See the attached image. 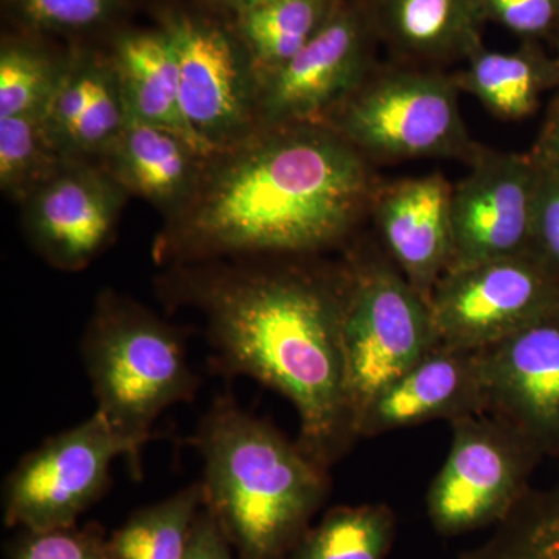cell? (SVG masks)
<instances>
[{"mask_svg": "<svg viewBox=\"0 0 559 559\" xmlns=\"http://www.w3.org/2000/svg\"><path fill=\"white\" fill-rule=\"evenodd\" d=\"M193 447L204 507L237 558L288 559L329 496V468L230 395L213 401Z\"/></svg>", "mask_w": 559, "mask_h": 559, "instance_id": "obj_3", "label": "cell"}, {"mask_svg": "<svg viewBox=\"0 0 559 559\" xmlns=\"http://www.w3.org/2000/svg\"><path fill=\"white\" fill-rule=\"evenodd\" d=\"M452 187L439 173L400 179L380 186L371 202L390 259L428 300L451 266Z\"/></svg>", "mask_w": 559, "mask_h": 559, "instance_id": "obj_15", "label": "cell"}, {"mask_svg": "<svg viewBox=\"0 0 559 559\" xmlns=\"http://www.w3.org/2000/svg\"><path fill=\"white\" fill-rule=\"evenodd\" d=\"M454 76L460 92H468L500 120L527 119L547 91L559 90L557 58L530 40L511 51L480 47Z\"/></svg>", "mask_w": 559, "mask_h": 559, "instance_id": "obj_20", "label": "cell"}, {"mask_svg": "<svg viewBox=\"0 0 559 559\" xmlns=\"http://www.w3.org/2000/svg\"><path fill=\"white\" fill-rule=\"evenodd\" d=\"M119 457L139 473V455L97 412L50 437L24 455L3 484L7 527L44 532L76 525L108 491Z\"/></svg>", "mask_w": 559, "mask_h": 559, "instance_id": "obj_8", "label": "cell"}, {"mask_svg": "<svg viewBox=\"0 0 559 559\" xmlns=\"http://www.w3.org/2000/svg\"><path fill=\"white\" fill-rule=\"evenodd\" d=\"M186 559H234L229 540L205 507H202L194 520Z\"/></svg>", "mask_w": 559, "mask_h": 559, "instance_id": "obj_31", "label": "cell"}, {"mask_svg": "<svg viewBox=\"0 0 559 559\" xmlns=\"http://www.w3.org/2000/svg\"><path fill=\"white\" fill-rule=\"evenodd\" d=\"M207 157L178 132L130 116L98 165L128 194L170 216L197 190Z\"/></svg>", "mask_w": 559, "mask_h": 559, "instance_id": "obj_18", "label": "cell"}, {"mask_svg": "<svg viewBox=\"0 0 559 559\" xmlns=\"http://www.w3.org/2000/svg\"><path fill=\"white\" fill-rule=\"evenodd\" d=\"M440 347L479 349L559 310V280L532 255L444 272L429 299Z\"/></svg>", "mask_w": 559, "mask_h": 559, "instance_id": "obj_10", "label": "cell"}, {"mask_svg": "<svg viewBox=\"0 0 559 559\" xmlns=\"http://www.w3.org/2000/svg\"><path fill=\"white\" fill-rule=\"evenodd\" d=\"M97 414L140 451L154 423L197 395L182 333L138 301L105 290L95 301L80 345Z\"/></svg>", "mask_w": 559, "mask_h": 559, "instance_id": "obj_4", "label": "cell"}, {"mask_svg": "<svg viewBox=\"0 0 559 559\" xmlns=\"http://www.w3.org/2000/svg\"><path fill=\"white\" fill-rule=\"evenodd\" d=\"M536 452L502 419L479 414L452 421L450 452L426 499L432 527L459 536L500 524L527 495Z\"/></svg>", "mask_w": 559, "mask_h": 559, "instance_id": "obj_9", "label": "cell"}, {"mask_svg": "<svg viewBox=\"0 0 559 559\" xmlns=\"http://www.w3.org/2000/svg\"><path fill=\"white\" fill-rule=\"evenodd\" d=\"M488 22L530 43L557 39L559 0H484Z\"/></svg>", "mask_w": 559, "mask_h": 559, "instance_id": "obj_29", "label": "cell"}, {"mask_svg": "<svg viewBox=\"0 0 559 559\" xmlns=\"http://www.w3.org/2000/svg\"><path fill=\"white\" fill-rule=\"evenodd\" d=\"M204 507L201 481L143 507L110 536L119 559H186L191 528Z\"/></svg>", "mask_w": 559, "mask_h": 559, "instance_id": "obj_23", "label": "cell"}, {"mask_svg": "<svg viewBox=\"0 0 559 559\" xmlns=\"http://www.w3.org/2000/svg\"><path fill=\"white\" fill-rule=\"evenodd\" d=\"M487 411L480 349L437 347L371 401L358 419L356 436L377 437Z\"/></svg>", "mask_w": 559, "mask_h": 559, "instance_id": "obj_16", "label": "cell"}, {"mask_svg": "<svg viewBox=\"0 0 559 559\" xmlns=\"http://www.w3.org/2000/svg\"><path fill=\"white\" fill-rule=\"evenodd\" d=\"M488 411L536 451L559 450V310L480 349Z\"/></svg>", "mask_w": 559, "mask_h": 559, "instance_id": "obj_14", "label": "cell"}, {"mask_svg": "<svg viewBox=\"0 0 559 559\" xmlns=\"http://www.w3.org/2000/svg\"><path fill=\"white\" fill-rule=\"evenodd\" d=\"M539 167L530 255L559 280V171Z\"/></svg>", "mask_w": 559, "mask_h": 559, "instance_id": "obj_30", "label": "cell"}, {"mask_svg": "<svg viewBox=\"0 0 559 559\" xmlns=\"http://www.w3.org/2000/svg\"><path fill=\"white\" fill-rule=\"evenodd\" d=\"M9 559H119L110 536L97 522L80 527L21 530L9 544Z\"/></svg>", "mask_w": 559, "mask_h": 559, "instance_id": "obj_28", "label": "cell"}, {"mask_svg": "<svg viewBox=\"0 0 559 559\" xmlns=\"http://www.w3.org/2000/svg\"><path fill=\"white\" fill-rule=\"evenodd\" d=\"M454 75L441 69L378 64L326 120L373 162L462 159L480 145L462 117Z\"/></svg>", "mask_w": 559, "mask_h": 559, "instance_id": "obj_5", "label": "cell"}, {"mask_svg": "<svg viewBox=\"0 0 559 559\" xmlns=\"http://www.w3.org/2000/svg\"><path fill=\"white\" fill-rule=\"evenodd\" d=\"M275 0H201L202 5L218 11L226 16L241 13V11L255 9V7L266 5Z\"/></svg>", "mask_w": 559, "mask_h": 559, "instance_id": "obj_33", "label": "cell"}, {"mask_svg": "<svg viewBox=\"0 0 559 559\" xmlns=\"http://www.w3.org/2000/svg\"><path fill=\"white\" fill-rule=\"evenodd\" d=\"M159 20L178 53L180 105L202 151L212 156L259 130V79L229 17L202 5L170 7Z\"/></svg>", "mask_w": 559, "mask_h": 559, "instance_id": "obj_7", "label": "cell"}, {"mask_svg": "<svg viewBox=\"0 0 559 559\" xmlns=\"http://www.w3.org/2000/svg\"><path fill=\"white\" fill-rule=\"evenodd\" d=\"M344 0H275L229 17L260 81L304 50Z\"/></svg>", "mask_w": 559, "mask_h": 559, "instance_id": "obj_21", "label": "cell"}, {"mask_svg": "<svg viewBox=\"0 0 559 559\" xmlns=\"http://www.w3.org/2000/svg\"><path fill=\"white\" fill-rule=\"evenodd\" d=\"M378 46L359 0H344L304 50L260 81L259 128L326 123L377 68Z\"/></svg>", "mask_w": 559, "mask_h": 559, "instance_id": "obj_11", "label": "cell"}, {"mask_svg": "<svg viewBox=\"0 0 559 559\" xmlns=\"http://www.w3.org/2000/svg\"><path fill=\"white\" fill-rule=\"evenodd\" d=\"M342 271V340L356 432L371 401L440 342L429 300L395 263L355 255Z\"/></svg>", "mask_w": 559, "mask_h": 559, "instance_id": "obj_6", "label": "cell"}, {"mask_svg": "<svg viewBox=\"0 0 559 559\" xmlns=\"http://www.w3.org/2000/svg\"><path fill=\"white\" fill-rule=\"evenodd\" d=\"M530 156L540 167L559 171V90L547 109L546 119Z\"/></svg>", "mask_w": 559, "mask_h": 559, "instance_id": "obj_32", "label": "cell"}, {"mask_svg": "<svg viewBox=\"0 0 559 559\" xmlns=\"http://www.w3.org/2000/svg\"><path fill=\"white\" fill-rule=\"evenodd\" d=\"M395 62L441 69L484 47V0H359Z\"/></svg>", "mask_w": 559, "mask_h": 559, "instance_id": "obj_17", "label": "cell"}, {"mask_svg": "<svg viewBox=\"0 0 559 559\" xmlns=\"http://www.w3.org/2000/svg\"><path fill=\"white\" fill-rule=\"evenodd\" d=\"M395 513L384 503L336 507L308 528L288 559H388Z\"/></svg>", "mask_w": 559, "mask_h": 559, "instance_id": "obj_22", "label": "cell"}, {"mask_svg": "<svg viewBox=\"0 0 559 559\" xmlns=\"http://www.w3.org/2000/svg\"><path fill=\"white\" fill-rule=\"evenodd\" d=\"M109 55L119 73L130 116L178 132L204 153L183 117L178 53L170 35L160 25L127 28L114 35Z\"/></svg>", "mask_w": 559, "mask_h": 559, "instance_id": "obj_19", "label": "cell"}, {"mask_svg": "<svg viewBox=\"0 0 559 559\" xmlns=\"http://www.w3.org/2000/svg\"><path fill=\"white\" fill-rule=\"evenodd\" d=\"M308 257L215 260L171 266L168 299L201 312L212 364L285 396L299 444L330 468L358 439L342 340L341 267Z\"/></svg>", "mask_w": 559, "mask_h": 559, "instance_id": "obj_1", "label": "cell"}, {"mask_svg": "<svg viewBox=\"0 0 559 559\" xmlns=\"http://www.w3.org/2000/svg\"><path fill=\"white\" fill-rule=\"evenodd\" d=\"M127 197L100 165L68 162L22 202L32 248L57 270H84L108 248Z\"/></svg>", "mask_w": 559, "mask_h": 559, "instance_id": "obj_13", "label": "cell"}, {"mask_svg": "<svg viewBox=\"0 0 559 559\" xmlns=\"http://www.w3.org/2000/svg\"><path fill=\"white\" fill-rule=\"evenodd\" d=\"M460 559H559V489L527 492L487 543Z\"/></svg>", "mask_w": 559, "mask_h": 559, "instance_id": "obj_26", "label": "cell"}, {"mask_svg": "<svg viewBox=\"0 0 559 559\" xmlns=\"http://www.w3.org/2000/svg\"><path fill=\"white\" fill-rule=\"evenodd\" d=\"M468 165V175L452 187L450 270L530 255L538 164L530 153L479 146Z\"/></svg>", "mask_w": 559, "mask_h": 559, "instance_id": "obj_12", "label": "cell"}, {"mask_svg": "<svg viewBox=\"0 0 559 559\" xmlns=\"http://www.w3.org/2000/svg\"><path fill=\"white\" fill-rule=\"evenodd\" d=\"M371 162L326 123L259 128L216 151L189 202L167 216L157 263L311 257L370 213Z\"/></svg>", "mask_w": 559, "mask_h": 559, "instance_id": "obj_2", "label": "cell"}, {"mask_svg": "<svg viewBox=\"0 0 559 559\" xmlns=\"http://www.w3.org/2000/svg\"><path fill=\"white\" fill-rule=\"evenodd\" d=\"M555 43H557V49H558L557 57H555V58H557V61H558V64H559V35L557 36V39H555Z\"/></svg>", "mask_w": 559, "mask_h": 559, "instance_id": "obj_34", "label": "cell"}, {"mask_svg": "<svg viewBox=\"0 0 559 559\" xmlns=\"http://www.w3.org/2000/svg\"><path fill=\"white\" fill-rule=\"evenodd\" d=\"M66 55L46 36L17 32L0 46V119L40 114L61 79Z\"/></svg>", "mask_w": 559, "mask_h": 559, "instance_id": "obj_24", "label": "cell"}, {"mask_svg": "<svg viewBox=\"0 0 559 559\" xmlns=\"http://www.w3.org/2000/svg\"><path fill=\"white\" fill-rule=\"evenodd\" d=\"M44 112L0 119V187L21 202L68 164Z\"/></svg>", "mask_w": 559, "mask_h": 559, "instance_id": "obj_25", "label": "cell"}, {"mask_svg": "<svg viewBox=\"0 0 559 559\" xmlns=\"http://www.w3.org/2000/svg\"><path fill=\"white\" fill-rule=\"evenodd\" d=\"M131 0H5L21 32L40 36H86L106 31Z\"/></svg>", "mask_w": 559, "mask_h": 559, "instance_id": "obj_27", "label": "cell"}]
</instances>
